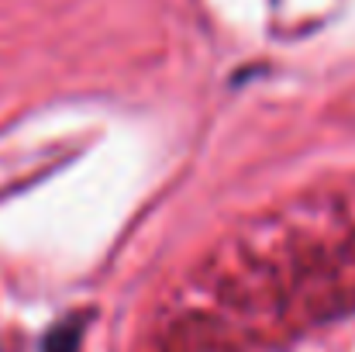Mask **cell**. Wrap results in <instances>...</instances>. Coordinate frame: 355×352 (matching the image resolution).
Here are the masks:
<instances>
[{
	"label": "cell",
	"mask_w": 355,
	"mask_h": 352,
	"mask_svg": "<svg viewBox=\"0 0 355 352\" xmlns=\"http://www.w3.org/2000/svg\"><path fill=\"white\" fill-rule=\"evenodd\" d=\"M76 346H80V328L76 325H59L45 339V352H76Z\"/></svg>",
	"instance_id": "obj_1"
}]
</instances>
